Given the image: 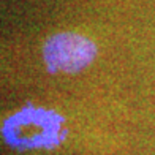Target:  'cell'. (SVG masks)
I'll return each mask as SVG.
<instances>
[{
	"instance_id": "1",
	"label": "cell",
	"mask_w": 155,
	"mask_h": 155,
	"mask_svg": "<svg viewBox=\"0 0 155 155\" xmlns=\"http://www.w3.org/2000/svg\"><path fill=\"white\" fill-rule=\"evenodd\" d=\"M43 55L51 73H76L95 59L97 46L79 33L65 32L46 40Z\"/></svg>"
}]
</instances>
